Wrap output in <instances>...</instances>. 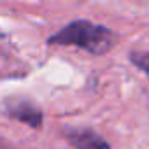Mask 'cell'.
<instances>
[{"label": "cell", "instance_id": "cell-3", "mask_svg": "<svg viewBox=\"0 0 149 149\" xmlns=\"http://www.w3.org/2000/svg\"><path fill=\"white\" fill-rule=\"evenodd\" d=\"M65 140L76 149H111V144L91 128H72L63 130Z\"/></svg>", "mask_w": 149, "mask_h": 149}, {"label": "cell", "instance_id": "cell-5", "mask_svg": "<svg viewBox=\"0 0 149 149\" xmlns=\"http://www.w3.org/2000/svg\"><path fill=\"white\" fill-rule=\"evenodd\" d=\"M0 149H16V147L11 146V144H7L6 140H0Z\"/></svg>", "mask_w": 149, "mask_h": 149}, {"label": "cell", "instance_id": "cell-4", "mask_svg": "<svg viewBox=\"0 0 149 149\" xmlns=\"http://www.w3.org/2000/svg\"><path fill=\"white\" fill-rule=\"evenodd\" d=\"M130 61L137 68H140L149 79V51H132L130 53Z\"/></svg>", "mask_w": 149, "mask_h": 149}, {"label": "cell", "instance_id": "cell-1", "mask_svg": "<svg viewBox=\"0 0 149 149\" xmlns=\"http://www.w3.org/2000/svg\"><path fill=\"white\" fill-rule=\"evenodd\" d=\"M118 42V35L104 26L95 25L88 19H76L65 25L60 32L47 39L49 46H76L91 54H105Z\"/></svg>", "mask_w": 149, "mask_h": 149}, {"label": "cell", "instance_id": "cell-2", "mask_svg": "<svg viewBox=\"0 0 149 149\" xmlns=\"http://www.w3.org/2000/svg\"><path fill=\"white\" fill-rule=\"evenodd\" d=\"M4 114L32 128H40L44 123L42 109L28 97H7L4 102Z\"/></svg>", "mask_w": 149, "mask_h": 149}]
</instances>
